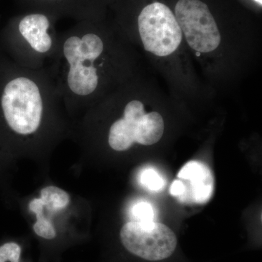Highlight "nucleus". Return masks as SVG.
<instances>
[{
    "label": "nucleus",
    "mask_w": 262,
    "mask_h": 262,
    "mask_svg": "<svg viewBox=\"0 0 262 262\" xmlns=\"http://www.w3.org/2000/svg\"><path fill=\"white\" fill-rule=\"evenodd\" d=\"M175 16L188 45L199 53H209L220 46L221 34L209 8L201 0H179Z\"/></svg>",
    "instance_id": "obj_7"
},
{
    "label": "nucleus",
    "mask_w": 262,
    "mask_h": 262,
    "mask_svg": "<svg viewBox=\"0 0 262 262\" xmlns=\"http://www.w3.org/2000/svg\"><path fill=\"white\" fill-rule=\"evenodd\" d=\"M124 248L144 261L158 262L172 256L178 246L177 235L168 226L155 222H129L122 227Z\"/></svg>",
    "instance_id": "obj_5"
},
{
    "label": "nucleus",
    "mask_w": 262,
    "mask_h": 262,
    "mask_svg": "<svg viewBox=\"0 0 262 262\" xmlns=\"http://www.w3.org/2000/svg\"><path fill=\"white\" fill-rule=\"evenodd\" d=\"M255 1L257 2L258 3H260V5H261L262 0H255Z\"/></svg>",
    "instance_id": "obj_16"
},
{
    "label": "nucleus",
    "mask_w": 262,
    "mask_h": 262,
    "mask_svg": "<svg viewBox=\"0 0 262 262\" xmlns=\"http://www.w3.org/2000/svg\"><path fill=\"white\" fill-rule=\"evenodd\" d=\"M185 192V186L181 180H175L170 188V193L171 195L180 198Z\"/></svg>",
    "instance_id": "obj_15"
},
{
    "label": "nucleus",
    "mask_w": 262,
    "mask_h": 262,
    "mask_svg": "<svg viewBox=\"0 0 262 262\" xmlns=\"http://www.w3.org/2000/svg\"><path fill=\"white\" fill-rule=\"evenodd\" d=\"M141 184L146 189L152 192L161 190L165 185L164 179L155 169L149 168L144 169L140 176Z\"/></svg>",
    "instance_id": "obj_12"
},
{
    "label": "nucleus",
    "mask_w": 262,
    "mask_h": 262,
    "mask_svg": "<svg viewBox=\"0 0 262 262\" xmlns=\"http://www.w3.org/2000/svg\"><path fill=\"white\" fill-rule=\"evenodd\" d=\"M164 128L163 117L159 113H146L144 103L131 99L125 103L122 117L110 126L108 144L117 151H126L134 143L152 145L160 140Z\"/></svg>",
    "instance_id": "obj_4"
},
{
    "label": "nucleus",
    "mask_w": 262,
    "mask_h": 262,
    "mask_svg": "<svg viewBox=\"0 0 262 262\" xmlns=\"http://www.w3.org/2000/svg\"><path fill=\"white\" fill-rule=\"evenodd\" d=\"M26 10H37L56 18H71L76 21L96 19L98 0H18Z\"/></svg>",
    "instance_id": "obj_9"
},
{
    "label": "nucleus",
    "mask_w": 262,
    "mask_h": 262,
    "mask_svg": "<svg viewBox=\"0 0 262 262\" xmlns=\"http://www.w3.org/2000/svg\"><path fill=\"white\" fill-rule=\"evenodd\" d=\"M58 20L49 13L37 10H26L12 19L1 39L8 58L24 68H46L58 48Z\"/></svg>",
    "instance_id": "obj_3"
},
{
    "label": "nucleus",
    "mask_w": 262,
    "mask_h": 262,
    "mask_svg": "<svg viewBox=\"0 0 262 262\" xmlns=\"http://www.w3.org/2000/svg\"><path fill=\"white\" fill-rule=\"evenodd\" d=\"M63 104L47 68L30 70L0 55V116L18 137L32 138Z\"/></svg>",
    "instance_id": "obj_2"
},
{
    "label": "nucleus",
    "mask_w": 262,
    "mask_h": 262,
    "mask_svg": "<svg viewBox=\"0 0 262 262\" xmlns=\"http://www.w3.org/2000/svg\"><path fill=\"white\" fill-rule=\"evenodd\" d=\"M137 24L144 49L155 56H168L182 42V32L177 18L163 3H154L143 8Z\"/></svg>",
    "instance_id": "obj_6"
},
{
    "label": "nucleus",
    "mask_w": 262,
    "mask_h": 262,
    "mask_svg": "<svg viewBox=\"0 0 262 262\" xmlns=\"http://www.w3.org/2000/svg\"><path fill=\"white\" fill-rule=\"evenodd\" d=\"M104 34L96 19L76 21L59 34L56 55L46 68L67 110L92 106L110 83L112 46Z\"/></svg>",
    "instance_id": "obj_1"
},
{
    "label": "nucleus",
    "mask_w": 262,
    "mask_h": 262,
    "mask_svg": "<svg viewBox=\"0 0 262 262\" xmlns=\"http://www.w3.org/2000/svg\"><path fill=\"white\" fill-rule=\"evenodd\" d=\"M44 203L41 198H36L33 200L29 204L30 211L34 212L37 216V222L34 224V232L39 237L45 239H51L56 236V229L53 224L47 220L43 214V207Z\"/></svg>",
    "instance_id": "obj_10"
},
{
    "label": "nucleus",
    "mask_w": 262,
    "mask_h": 262,
    "mask_svg": "<svg viewBox=\"0 0 262 262\" xmlns=\"http://www.w3.org/2000/svg\"><path fill=\"white\" fill-rule=\"evenodd\" d=\"M185 186V192L179 200L186 203L204 204L211 199L214 189V179L206 164L189 161L177 175Z\"/></svg>",
    "instance_id": "obj_8"
},
{
    "label": "nucleus",
    "mask_w": 262,
    "mask_h": 262,
    "mask_svg": "<svg viewBox=\"0 0 262 262\" xmlns=\"http://www.w3.org/2000/svg\"><path fill=\"white\" fill-rule=\"evenodd\" d=\"M132 214L136 222H154L155 211L153 207L147 202H140L133 207Z\"/></svg>",
    "instance_id": "obj_13"
},
{
    "label": "nucleus",
    "mask_w": 262,
    "mask_h": 262,
    "mask_svg": "<svg viewBox=\"0 0 262 262\" xmlns=\"http://www.w3.org/2000/svg\"><path fill=\"white\" fill-rule=\"evenodd\" d=\"M20 246L15 243H8L0 246V262H20Z\"/></svg>",
    "instance_id": "obj_14"
},
{
    "label": "nucleus",
    "mask_w": 262,
    "mask_h": 262,
    "mask_svg": "<svg viewBox=\"0 0 262 262\" xmlns=\"http://www.w3.org/2000/svg\"><path fill=\"white\" fill-rule=\"evenodd\" d=\"M196 56H199L200 55H201V53H199V52H196Z\"/></svg>",
    "instance_id": "obj_17"
},
{
    "label": "nucleus",
    "mask_w": 262,
    "mask_h": 262,
    "mask_svg": "<svg viewBox=\"0 0 262 262\" xmlns=\"http://www.w3.org/2000/svg\"><path fill=\"white\" fill-rule=\"evenodd\" d=\"M40 198L44 206L49 207L50 209L54 211L63 209L70 202L68 193L54 186L44 188L41 192Z\"/></svg>",
    "instance_id": "obj_11"
}]
</instances>
